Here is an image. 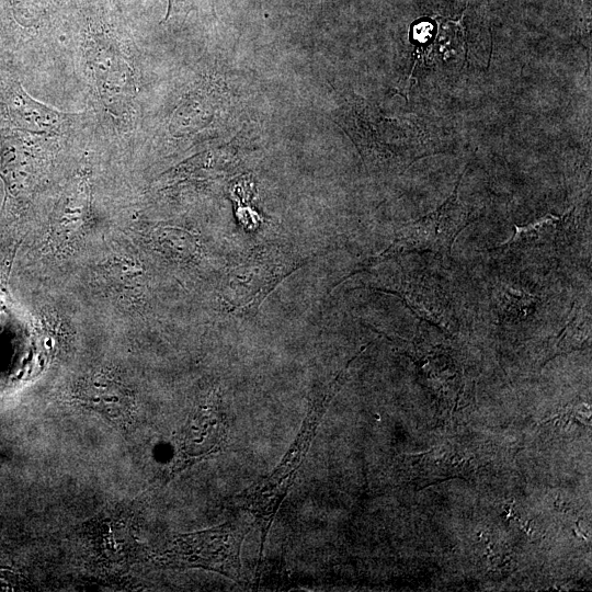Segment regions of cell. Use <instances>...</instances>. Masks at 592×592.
Instances as JSON below:
<instances>
[{
  "label": "cell",
  "instance_id": "obj_1",
  "mask_svg": "<svg viewBox=\"0 0 592 592\" xmlns=\"http://www.w3.org/2000/svg\"><path fill=\"white\" fill-rule=\"evenodd\" d=\"M354 357L323 387L310 402L307 415L284 457L272 474L262 482L251 486L234 497L232 508L250 513L260 528V556L263 551L266 535L276 513L294 485L322 418L334 396L345 379V373ZM260 559V557H259Z\"/></svg>",
  "mask_w": 592,
  "mask_h": 592
},
{
  "label": "cell",
  "instance_id": "obj_4",
  "mask_svg": "<svg viewBox=\"0 0 592 592\" xmlns=\"http://www.w3.org/2000/svg\"><path fill=\"white\" fill-rule=\"evenodd\" d=\"M458 185L436 209L400 228L392 243L374 260L383 261L400 252L448 253L457 235L469 223V212L460 201Z\"/></svg>",
  "mask_w": 592,
  "mask_h": 592
},
{
  "label": "cell",
  "instance_id": "obj_3",
  "mask_svg": "<svg viewBox=\"0 0 592 592\" xmlns=\"http://www.w3.org/2000/svg\"><path fill=\"white\" fill-rule=\"evenodd\" d=\"M305 263L280 247L260 248L226 276L223 293L232 312L253 314L269 294Z\"/></svg>",
  "mask_w": 592,
  "mask_h": 592
},
{
  "label": "cell",
  "instance_id": "obj_5",
  "mask_svg": "<svg viewBox=\"0 0 592 592\" xmlns=\"http://www.w3.org/2000/svg\"><path fill=\"white\" fill-rule=\"evenodd\" d=\"M94 62L95 73L101 82L100 90L105 99L112 100L129 93V70L121 56L111 49H101Z\"/></svg>",
  "mask_w": 592,
  "mask_h": 592
},
{
  "label": "cell",
  "instance_id": "obj_2",
  "mask_svg": "<svg viewBox=\"0 0 592 592\" xmlns=\"http://www.w3.org/2000/svg\"><path fill=\"white\" fill-rule=\"evenodd\" d=\"M250 528L247 522L232 520L180 535L162 553L161 560L171 567L204 568L239 581L241 546Z\"/></svg>",
  "mask_w": 592,
  "mask_h": 592
},
{
  "label": "cell",
  "instance_id": "obj_7",
  "mask_svg": "<svg viewBox=\"0 0 592 592\" xmlns=\"http://www.w3.org/2000/svg\"><path fill=\"white\" fill-rule=\"evenodd\" d=\"M590 314L584 309H579L573 314L558 338L556 354L578 348L590 335Z\"/></svg>",
  "mask_w": 592,
  "mask_h": 592
},
{
  "label": "cell",
  "instance_id": "obj_6",
  "mask_svg": "<svg viewBox=\"0 0 592 592\" xmlns=\"http://www.w3.org/2000/svg\"><path fill=\"white\" fill-rule=\"evenodd\" d=\"M560 224V218L553 215L531 223L525 226H515V232L510 240L504 242V246L513 249H530L542 246L545 241L553 238L557 231V226Z\"/></svg>",
  "mask_w": 592,
  "mask_h": 592
}]
</instances>
